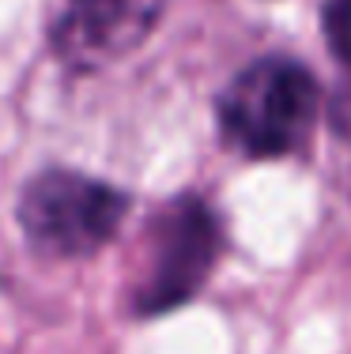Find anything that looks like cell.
Instances as JSON below:
<instances>
[{
	"mask_svg": "<svg viewBox=\"0 0 351 354\" xmlns=\"http://www.w3.org/2000/svg\"><path fill=\"white\" fill-rule=\"evenodd\" d=\"M321 91L306 64L283 53L257 57L219 95V129L234 151L249 158L295 155L310 140Z\"/></svg>",
	"mask_w": 351,
	"mask_h": 354,
	"instance_id": "cell-1",
	"label": "cell"
},
{
	"mask_svg": "<svg viewBox=\"0 0 351 354\" xmlns=\"http://www.w3.org/2000/svg\"><path fill=\"white\" fill-rule=\"evenodd\" d=\"M15 215L38 252L80 260L114 241L129 215V192L80 170H46L27 181Z\"/></svg>",
	"mask_w": 351,
	"mask_h": 354,
	"instance_id": "cell-2",
	"label": "cell"
},
{
	"mask_svg": "<svg viewBox=\"0 0 351 354\" xmlns=\"http://www.w3.org/2000/svg\"><path fill=\"white\" fill-rule=\"evenodd\" d=\"M144 238L147 260L132 290L136 317H159L193 301L212 279V268L223 249V230L215 212L197 192H181L152 215Z\"/></svg>",
	"mask_w": 351,
	"mask_h": 354,
	"instance_id": "cell-3",
	"label": "cell"
},
{
	"mask_svg": "<svg viewBox=\"0 0 351 354\" xmlns=\"http://www.w3.org/2000/svg\"><path fill=\"white\" fill-rule=\"evenodd\" d=\"M163 15V0H69L53 30V49L87 72L132 53L147 41Z\"/></svg>",
	"mask_w": 351,
	"mask_h": 354,
	"instance_id": "cell-4",
	"label": "cell"
},
{
	"mask_svg": "<svg viewBox=\"0 0 351 354\" xmlns=\"http://www.w3.org/2000/svg\"><path fill=\"white\" fill-rule=\"evenodd\" d=\"M321 30L329 49L351 68V0H321Z\"/></svg>",
	"mask_w": 351,
	"mask_h": 354,
	"instance_id": "cell-5",
	"label": "cell"
},
{
	"mask_svg": "<svg viewBox=\"0 0 351 354\" xmlns=\"http://www.w3.org/2000/svg\"><path fill=\"white\" fill-rule=\"evenodd\" d=\"M329 117H332V129L351 140V83L344 91H336V98H332V106H329Z\"/></svg>",
	"mask_w": 351,
	"mask_h": 354,
	"instance_id": "cell-6",
	"label": "cell"
}]
</instances>
